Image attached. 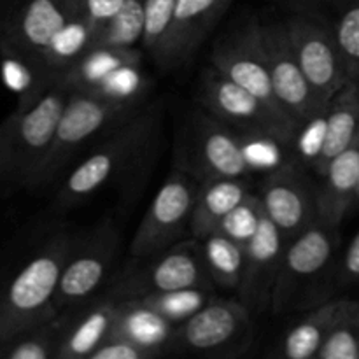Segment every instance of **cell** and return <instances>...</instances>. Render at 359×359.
Here are the masks:
<instances>
[{
  "label": "cell",
  "mask_w": 359,
  "mask_h": 359,
  "mask_svg": "<svg viewBox=\"0 0 359 359\" xmlns=\"http://www.w3.org/2000/svg\"><path fill=\"white\" fill-rule=\"evenodd\" d=\"M70 88L58 77L41 81L0 123V193L30 191L44 161Z\"/></svg>",
  "instance_id": "obj_1"
},
{
  "label": "cell",
  "mask_w": 359,
  "mask_h": 359,
  "mask_svg": "<svg viewBox=\"0 0 359 359\" xmlns=\"http://www.w3.org/2000/svg\"><path fill=\"white\" fill-rule=\"evenodd\" d=\"M160 119L161 107L151 105L100 137L62 181L55 196L56 209H72L139 167L154 147Z\"/></svg>",
  "instance_id": "obj_2"
},
{
  "label": "cell",
  "mask_w": 359,
  "mask_h": 359,
  "mask_svg": "<svg viewBox=\"0 0 359 359\" xmlns=\"http://www.w3.org/2000/svg\"><path fill=\"white\" fill-rule=\"evenodd\" d=\"M77 237L56 231L0 280V340L35 328L60 314V277Z\"/></svg>",
  "instance_id": "obj_3"
},
{
  "label": "cell",
  "mask_w": 359,
  "mask_h": 359,
  "mask_svg": "<svg viewBox=\"0 0 359 359\" xmlns=\"http://www.w3.org/2000/svg\"><path fill=\"white\" fill-rule=\"evenodd\" d=\"M139 111V102L118 100L90 91L70 90L56 125L51 147L39 167L30 191L51 186L72 163L76 154L88 149L90 142L111 132L116 125Z\"/></svg>",
  "instance_id": "obj_4"
},
{
  "label": "cell",
  "mask_w": 359,
  "mask_h": 359,
  "mask_svg": "<svg viewBox=\"0 0 359 359\" xmlns=\"http://www.w3.org/2000/svg\"><path fill=\"white\" fill-rule=\"evenodd\" d=\"M196 98L203 111L245 135L269 137L291 144L302 130L287 112L270 107L262 98L217 72L212 65L200 77Z\"/></svg>",
  "instance_id": "obj_5"
},
{
  "label": "cell",
  "mask_w": 359,
  "mask_h": 359,
  "mask_svg": "<svg viewBox=\"0 0 359 359\" xmlns=\"http://www.w3.org/2000/svg\"><path fill=\"white\" fill-rule=\"evenodd\" d=\"M339 244V228L319 219L287 242L270 302L273 314L300 309L307 293L314 294L335 266Z\"/></svg>",
  "instance_id": "obj_6"
},
{
  "label": "cell",
  "mask_w": 359,
  "mask_h": 359,
  "mask_svg": "<svg viewBox=\"0 0 359 359\" xmlns=\"http://www.w3.org/2000/svg\"><path fill=\"white\" fill-rule=\"evenodd\" d=\"M252 312L241 300L214 298L175 328L168 354L235 358L251 346Z\"/></svg>",
  "instance_id": "obj_7"
},
{
  "label": "cell",
  "mask_w": 359,
  "mask_h": 359,
  "mask_svg": "<svg viewBox=\"0 0 359 359\" xmlns=\"http://www.w3.org/2000/svg\"><path fill=\"white\" fill-rule=\"evenodd\" d=\"M179 153V168L191 174L198 182L205 179L248 177L255 170L244 137L207 111H198L189 118Z\"/></svg>",
  "instance_id": "obj_8"
},
{
  "label": "cell",
  "mask_w": 359,
  "mask_h": 359,
  "mask_svg": "<svg viewBox=\"0 0 359 359\" xmlns=\"http://www.w3.org/2000/svg\"><path fill=\"white\" fill-rule=\"evenodd\" d=\"M83 11L84 0H27L0 25V53L42 81V58L49 44Z\"/></svg>",
  "instance_id": "obj_9"
},
{
  "label": "cell",
  "mask_w": 359,
  "mask_h": 359,
  "mask_svg": "<svg viewBox=\"0 0 359 359\" xmlns=\"http://www.w3.org/2000/svg\"><path fill=\"white\" fill-rule=\"evenodd\" d=\"M188 287H214V284L203 265L200 245L195 241H179L149 258L139 259V265L119 276L105 294L125 300Z\"/></svg>",
  "instance_id": "obj_10"
},
{
  "label": "cell",
  "mask_w": 359,
  "mask_h": 359,
  "mask_svg": "<svg viewBox=\"0 0 359 359\" xmlns=\"http://www.w3.org/2000/svg\"><path fill=\"white\" fill-rule=\"evenodd\" d=\"M198 184L182 168L177 167L170 172L130 242L132 259L139 262L149 258L181 241L191 224Z\"/></svg>",
  "instance_id": "obj_11"
},
{
  "label": "cell",
  "mask_w": 359,
  "mask_h": 359,
  "mask_svg": "<svg viewBox=\"0 0 359 359\" xmlns=\"http://www.w3.org/2000/svg\"><path fill=\"white\" fill-rule=\"evenodd\" d=\"M119 249V233L111 221L98 224L90 235L77 238L60 277L56 309H81L104 287L111 277Z\"/></svg>",
  "instance_id": "obj_12"
},
{
  "label": "cell",
  "mask_w": 359,
  "mask_h": 359,
  "mask_svg": "<svg viewBox=\"0 0 359 359\" xmlns=\"http://www.w3.org/2000/svg\"><path fill=\"white\" fill-rule=\"evenodd\" d=\"M290 44L309 83L323 102H328L349 83L333 23H326L316 14H291L283 21Z\"/></svg>",
  "instance_id": "obj_13"
},
{
  "label": "cell",
  "mask_w": 359,
  "mask_h": 359,
  "mask_svg": "<svg viewBox=\"0 0 359 359\" xmlns=\"http://www.w3.org/2000/svg\"><path fill=\"white\" fill-rule=\"evenodd\" d=\"M262 41L273 91L280 105L300 125L302 130L307 128L321 118L326 104L319 98L302 70L283 21L262 25Z\"/></svg>",
  "instance_id": "obj_14"
},
{
  "label": "cell",
  "mask_w": 359,
  "mask_h": 359,
  "mask_svg": "<svg viewBox=\"0 0 359 359\" xmlns=\"http://www.w3.org/2000/svg\"><path fill=\"white\" fill-rule=\"evenodd\" d=\"M265 212L290 242L318 221V186L298 163H280L262 189Z\"/></svg>",
  "instance_id": "obj_15"
},
{
  "label": "cell",
  "mask_w": 359,
  "mask_h": 359,
  "mask_svg": "<svg viewBox=\"0 0 359 359\" xmlns=\"http://www.w3.org/2000/svg\"><path fill=\"white\" fill-rule=\"evenodd\" d=\"M210 65L238 86L262 98L270 107L284 111L272 86L262 41V23L252 21L237 35H231L226 41L216 44L210 55Z\"/></svg>",
  "instance_id": "obj_16"
},
{
  "label": "cell",
  "mask_w": 359,
  "mask_h": 359,
  "mask_svg": "<svg viewBox=\"0 0 359 359\" xmlns=\"http://www.w3.org/2000/svg\"><path fill=\"white\" fill-rule=\"evenodd\" d=\"M287 241L272 219L263 214L258 231L245 245L244 276L237 294L251 312L258 314L270 307L273 284L283 263Z\"/></svg>",
  "instance_id": "obj_17"
},
{
  "label": "cell",
  "mask_w": 359,
  "mask_h": 359,
  "mask_svg": "<svg viewBox=\"0 0 359 359\" xmlns=\"http://www.w3.org/2000/svg\"><path fill=\"white\" fill-rule=\"evenodd\" d=\"M231 0H177L170 34L156 63L161 69L182 67L193 58Z\"/></svg>",
  "instance_id": "obj_18"
},
{
  "label": "cell",
  "mask_w": 359,
  "mask_h": 359,
  "mask_svg": "<svg viewBox=\"0 0 359 359\" xmlns=\"http://www.w3.org/2000/svg\"><path fill=\"white\" fill-rule=\"evenodd\" d=\"M359 135V83L349 81L323 112L321 137L318 153L311 161L316 174L321 177L335 156L356 140Z\"/></svg>",
  "instance_id": "obj_19"
},
{
  "label": "cell",
  "mask_w": 359,
  "mask_h": 359,
  "mask_svg": "<svg viewBox=\"0 0 359 359\" xmlns=\"http://www.w3.org/2000/svg\"><path fill=\"white\" fill-rule=\"evenodd\" d=\"M118 302L104 294L97 302L83 305L77 316L74 314L76 311H69V321L60 340L58 359H90L114 330Z\"/></svg>",
  "instance_id": "obj_20"
},
{
  "label": "cell",
  "mask_w": 359,
  "mask_h": 359,
  "mask_svg": "<svg viewBox=\"0 0 359 359\" xmlns=\"http://www.w3.org/2000/svg\"><path fill=\"white\" fill-rule=\"evenodd\" d=\"M359 188V135L349 147L332 160L321 186H318V219L328 226L340 228L344 217L354 205Z\"/></svg>",
  "instance_id": "obj_21"
},
{
  "label": "cell",
  "mask_w": 359,
  "mask_h": 359,
  "mask_svg": "<svg viewBox=\"0 0 359 359\" xmlns=\"http://www.w3.org/2000/svg\"><path fill=\"white\" fill-rule=\"evenodd\" d=\"M251 193L248 177H219L200 181L189 231L202 241L214 233L221 221Z\"/></svg>",
  "instance_id": "obj_22"
},
{
  "label": "cell",
  "mask_w": 359,
  "mask_h": 359,
  "mask_svg": "<svg viewBox=\"0 0 359 359\" xmlns=\"http://www.w3.org/2000/svg\"><path fill=\"white\" fill-rule=\"evenodd\" d=\"M351 300H326L286 330L279 356L286 359H318L319 351Z\"/></svg>",
  "instance_id": "obj_23"
},
{
  "label": "cell",
  "mask_w": 359,
  "mask_h": 359,
  "mask_svg": "<svg viewBox=\"0 0 359 359\" xmlns=\"http://www.w3.org/2000/svg\"><path fill=\"white\" fill-rule=\"evenodd\" d=\"M175 328L177 326L174 323L163 318L140 298H125L118 302V314L111 335L125 337L163 356L168 354Z\"/></svg>",
  "instance_id": "obj_24"
},
{
  "label": "cell",
  "mask_w": 359,
  "mask_h": 359,
  "mask_svg": "<svg viewBox=\"0 0 359 359\" xmlns=\"http://www.w3.org/2000/svg\"><path fill=\"white\" fill-rule=\"evenodd\" d=\"M142 55L137 48H107L95 46L84 53L67 72L58 76L70 90L95 91L100 90L111 77L118 76L128 67H139Z\"/></svg>",
  "instance_id": "obj_25"
},
{
  "label": "cell",
  "mask_w": 359,
  "mask_h": 359,
  "mask_svg": "<svg viewBox=\"0 0 359 359\" xmlns=\"http://www.w3.org/2000/svg\"><path fill=\"white\" fill-rule=\"evenodd\" d=\"M91 48H93V34L84 9L83 13L74 16L49 44L42 58V81L62 76Z\"/></svg>",
  "instance_id": "obj_26"
},
{
  "label": "cell",
  "mask_w": 359,
  "mask_h": 359,
  "mask_svg": "<svg viewBox=\"0 0 359 359\" xmlns=\"http://www.w3.org/2000/svg\"><path fill=\"white\" fill-rule=\"evenodd\" d=\"M69 314L62 312L35 328L0 340V359H58L60 340Z\"/></svg>",
  "instance_id": "obj_27"
},
{
  "label": "cell",
  "mask_w": 359,
  "mask_h": 359,
  "mask_svg": "<svg viewBox=\"0 0 359 359\" xmlns=\"http://www.w3.org/2000/svg\"><path fill=\"white\" fill-rule=\"evenodd\" d=\"M202 258L212 284L226 291H238L244 276L245 248L224 235L214 233L202 238Z\"/></svg>",
  "instance_id": "obj_28"
},
{
  "label": "cell",
  "mask_w": 359,
  "mask_h": 359,
  "mask_svg": "<svg viewBox=\"0 0 359 359\" xmlns=\"http://www.w3.org/2000/svg\"><path fill=\"white\" fill-rule=\"evenodd\" d=\"M144 0H125L118 13L107 21L98 34L95 46L107 48H135L142 41Z\"/></svg>",
  "instance_id": "obj_29"
},
{
  "label": "cell",
  "mask_w": 359,
  "mask_h": 359,
  "mask_svg": "<svg viewBox=\"0 0 359 359\" xmlns=\"http://www.w3.org/2000/svg\"><path fill=\"white\" fill-rule=\"evenodd\" d=\"M216 298L212 287H188V290L167 291V293L146 294L140 300L146 302L149 307L160 312L163 318L179 326L195 316L200 309L205 307L209 302Z\"/></svg>",
  "instance_id": "obj_30"
},
{
  "label": "cell",
  "mask_w": 359,
  "mask_h": 359,
  "mask_svg": "<svg viewBox=\"0 0 359 359\" xmlns=\"http://www.w3.org/2000/svg\"><path fill=\"white\" fill-rule=\"evenodd\" d=\"M318 359H359V302H349L326 337Z\"/></svg>",
  "instance_id": "obj_31"
},
{
  "label": "cell",
  "mask_w": 359,
  "mask_h": 359,
  "mask_svg": "<svg viewBox=\"0 0 359 359\" xmlns=\"http://www.w3.org/2000/svg\"><path fill=\"white\" fill-rule=\"evenodd\" d=\"M265 214L262 198L258 195L249 193L217 226V233L224 235L230 241L237 242L238 245L245 248L249 244L255 233L258 231L259 223Z\"/></svg>",
  "instance_id": "obj_32"
},
{
  "label": "cell",
  "mask_w": 359,
  "mask_h": 359,
  "mask_svg": "<svg viewBox=\"0 0 359 359\" xmlns=\"http://www.w3.org/2000/svg\"><path fill=\"white\" fill-rule=\"evenodd\" d=\"M177 0H144L142 48L158 60L167 44Z\"/></svg>",
  "instance_id": "obj_33"
},
{
  "label": "cell",
  "mask_w": 359,
  "mask_h": 359,
  "mask_svg": "<svg viewBox=\"0 0 359 359\" xmlns=\"http://www.w3.org/2000/svg\"><path fill=\"white\" fill-rule=\"evenodd\" d=\"M333 30L347 76L359 83V6L342 11L333 23Z\"/></svg>",
  "instance_id": "obj_34"
},
{
  "label": "cell",
  "mask_w": 359,
  "mask_h": 359,
  "mask_svg": "<svg viewBox=\"0 0 359 359\" xmlns=\"http://www.w3.org/2000/svg\"><path fill=\"white\" fill-rule=\"evenodd\" d=\"M160 356V353L149 349V347L132 342L125 337L111 335L91 354L90 359H153Z\"/></svg>",
  "instance_id": "obj_35"
},
{
  "label": "cell",
  "mask_w": 359,
  "mask_h": 359,
  "mask_svg": "<svg viewBox=\"0 0 359 359\" xmlns=\"http://www.w3.org/2000/svg\"><path fill=\"white\" fill-rule=\"evenodd\" d=\"M359 283V231L347 245L335 270V286L346 287Z\"/></svg>",
  "instance_id": "obj_36"
},
{
  "label": "cell",
  "mask_w": 359,
  "mask_h": 359,
  "mask_svg": "<svg viewBox=\"0 0 359 359\" xmlns=\"http://www.w3.org/2000/svg\"><path fill=\"white\" fill-rule=\"evenodd\" d=\"M125 0H84V9H86L88 23H90L91 34H93V44L97 41L102 28L107 25V21L118 13L119 7Z\"/></svg>",
  "instance_id": "obj_37"
},
{
  "label": "cell",
  "mask_w": 359,
  "mask_h": 359,
  "mask_svg": "<svg viewBox=\"0 0 359 359\" xmlns=\"http://www.w3.org/2000/svg\"><path fill=\"white\" fill-rule=\"evenodd\" d=\"M284 2L294 4V6L328 7V9H335L339 14L349 7L359 6V0H284Z\"/></svg>",
  "instance_id": "obj_38"
},
{
  "label": "cell",
  "mask_w": 359,
  "mask_h": 359,
  "mask_svg": "<svg viewBox=\"0 0 359 359\" xmlns=\"http://www.w3.org/2000/svg\"><path fill=\"white\" fill-rule=\"evenodd\" d=\"M27 0H0V25L13 13H16Z\"/></svg>",
  "instance_id": "obj_39"
},
{
  "label": "cell",
  "mask_w": 359,
  "mask_h": 359,
  "mask_svg": "<svg viewBox=\"0 0 359 359\" xmlns=\"http://www.w3.org/2000/svg\"><path fill=\"white\" fill-rule=\"evenodd\" d=\"M354 207H359V188H358V191H356V196H354V205H353V209Z\"/></svg>",
  "instance_id": "obj_40"
}]
</instances>
